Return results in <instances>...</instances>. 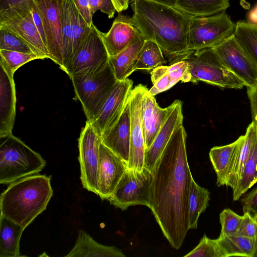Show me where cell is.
Instances as JSON below:
<instances>
[{
	"label": "cell",
	"instance_id": "cell-47",
	"mask_svg": "<svg viewBox=\"0 0 257 257\" xmlns=\"http://www.w3.org/2000/svg\"><path fill=\"white\" fill-rule=\"evenodd\" d=\"M248 22L257 25V6L249 14Z\"/></svg>",
	"mask_w": 257,
	"mask_h": 257
},
{
	"label": "cell",
	"instance_id": "cell-36",
	"mask_svg": "<svg viewBox=\"0 0 257 257\" xmlns=\"http://www.w3.org/2000/svg\"><path fill=\"white\" fill-rule=\"evenodd\" d=\"M0 58L6 63L14 73L25 64L35 59H41L35 53H27L7 50H0Z\"/></svg>",
	"mask_w": 257,
	"mask_h": 257
},
{
	"label": "cell",
	"instance_id": "cell-6",
	"mask_svg": "<svg viewBox=\"0 0 257 257\" xmlns=\"http://www.w3.org/2000/svg\"><path fill=\"white\" fill-rule=\"evenodd\" d=\"M70 78L87 120L91 122L117 81L112 69L108 63L102 70L91 75Z\"/></svg>",
	"mask_w": 257,
	"mask_h": 257
},
{
	"label": "cell",
	"instance_id": "cell-18",
	"mask_svg": "<svg viewBox=\"0 0 257 257\" xmlns=\"http://www.w3.org/2000/svg\"><path fill=\"white\" fill-rule=\"evenodd\" d=\"M14 74L0 58V138L12 134L15 121L16 94Z\"/></svg>",
	"mask_w": 257,
	"mask_h": 257
},
{
	"label": "cell",
	"instance_id": "cell-32",
	"mask_svg": "<svg viewBox=\"0 0 257 257\" xmlns=\"http://www.w3.org/2000/svg\"><path fill=\"white\" fill-rule=\"evenodd\" d=\"M166 63L158 44L152 40H146L136 59L134 69L135 71H150Z\"/></svg>",
	"mask_w": 257,
	"mask_h": 257
},
{
	"label": "cell",
	"instance_id": "cell-28",
	"mask_svg": "<svg viewBox=\"0 0 257 257\" xmlns=\"http://www.w3.org/2000/svg\"><path fill=\"white\" fill-rule=\"evenodd\" d=\"M25 228L0 216V257H21L20 241Z\"/></svg>",
	"mask_w": 257,
	"mask_h": 257
},
{
	"label": "cell",
	"instance_id": "cell-4",
	"mask_svg": "<svg viewBox=\"0 0 257 257\" xmlns=\"http://www.w3.org/2000/svg\"><path fill=\"white\" fill-rule=\"evenodd\" d=\"M0 183L6 185L37 174L46 161L13 134L0 138Z\"/></svg>",
	"mask_w": 257,
	"mask_h": 257
},
{
	"label": "cell",
	"instance_id": "cell-40",
	"mask_svg": "<svg viewBox=\"0 0 257 257\" xmlns=\"http://www.w3.org/2000/svg\"><path fill=\"white\" fill-rule=\"evenodd\" d=\"M90 13L93 14L98 10L106 14L109 19L113 17L116 11L112 0H89Z\"/></svg>",
	"mask_w": 257,
	"mask_h": 257
},
{
	"label": "cell",
	"instance_id": "cell-16",
	"mask_svg": "<svg viewBox=\"0 0 257 257\" xmlns=\"http://www.w3.org/2000/svg\"><path fill=\"white\" fill-rule=\"evenodd\" d=\"M42 18L51 60L63 67L61 34L63 0H33Z\"/></svg>",
	"mask_w": 257,
	"mask_h": 257
},
{
	"label": "cell",
	"instance_id": "cell-13",
	"mask_svg": "<svg viewBox=\"0 0 257 257\" xmlns=\"http://www.w3.org/2000/svg\"><path fill=\"white\" fill-rule=\"evenodd\" d=\"M89 26L79 13L73 0H63L61 34L63 69L89 34Z\"/></svg>",
	"mask_w": 257,
	"mask_h": 257
},
{
	"label": "cell",
	"instance_id": "cell-39",
	"mask_svg": "<svg viewBox=\"0 0 257 257\" xmlns=\"http://www.w3.org/2000/svg\"><path fill=\"white\" fill-rule=\"evenodd\" d=\"M239 234L257 241V221L247 213L242 215Z\"/></svg>",
	"mask_w": 257,
	"mask_h": 257
},
{
	"label": "cell",
	"instance_id": "cell-12",
	"mask_svg": "<svg viewBox=\"0 0 257 257\" xmlns=\"http://www.w3.org/2000/svg\"><path fill=\"white\" fill-rule=\"evenodd\" d=\"M223 65L250 87L257 85V66L234 34L212 47Z\"/></svg>",
	"mask_w": 257,
	"mask_h": 257
},
{
	"label": "cell",
	"instance_id": "cell-49",
	"mask_svg": "<svg viewBox=\"0 0 257 257\" xmlns=\"http://www.w3.org/2000/svg\"><path fill=\"white\" fill-rule=\"evenodd\" d=\"M254 219L257 221V216L255 217Z\"/></svg>",
	"mask_w": 257,
	"mask_h": 257
},
{
	"label": "cell",
	"instance_id": "cell-41",
	"mask_svg": "<svg viewBox=\"0 0 257 257\" xmlns=\"http://www.w3.org/2000/svg\"><path fill=\"white\" fill-rule=\"evenodd\" d=\"M241 202L243 213H247L255 218L257 216V187L244 196Z\"/></svg>",
	"mask_w": 257,
	"mask_h": 257
},
{
	"label": "cell",
	"instance_id": "cell-38",
	"mask_svg": "<svg viewBox=\"0 0 257 257\" xmlns=\"http://www.w3.org/2000/svg\"><path fill=\"white\" fill-rule=\"evenodd\" d=\"M0 50L34 53L26 43L10 32L3 29H0Z\"/></svg>",
	"mask_w": 257,
	"mask_h": 257
},
{
	"label": "cell",
	"instance_id": "cell-46",
	"mask_svg": "<svg viewBox=\"0 0 257 257\" xmlns=\"http://www.w3.org/2000/svg\"><path fill=\"white\" fill-rule=\"evenodd\" d=\"M31 1L32 0H0V10L8 8L23 2H29Z\"/></svg>",
	"mask_w": 257,
	"mask_h": 257
},
{
	"label": "cell",
	"instance_id": "cell-9",
	"mask_svg": "<svg viewBox=\"0 0 257 257\" xmlns=\"http://www.w3.org/2000/svg\"><path fill=\"white\" fill-rule=\"evenodd\" d=\"M109 58L99 30L92 24L89 34L62 70L70 78L89 75L104 68Z\"/></svg>",
	"mask_w": 257,
	"mask_h": 257
},
{
	"label": "cell",
	"instance_id": "cell-42",
	"mask_svg": "<svg viewBox=\"0 0 257 257\" xmlns=\"http://www.w3.org/2000/svg\"><path fill=\"white\" fill-rule=\"evenodd\" d=\"M29 6L32 13L34 23L37 28V30L39 33V34L42 39L44 44L47 48L46 36L45 34V29L43 21L40 14V13L39 12V10L33 0H32L30 2Z\"/></svg>",
	"mask_w": 257,
	"mask_h": 257
},
{
	"label": "cell",
	"instance_id": "cell-48",
	"mask_svg": "<svg viewBox=\"0 0 257 257\" xmlns=\"http://www.w3.org/2000/svg\"><path fill=\"white\" fill-rule=\"evenodd\" d=\"M157 3L162 4L175 8L177 0H151Z\"/></svg>",
	"mask_w": 257,
	"mask_h": 257
},
{
	"label": "cell",
	"instance_id": "cell-3",
	"mask_svg": "<svg viewBox=\"0 0 257 257\" xmlns=\"http://www.w3.org/2000/svg\"><path fill=\"white\" fill-rule=\"evenodd\" d=\"M51 176L35 174L10 184L0 197L1 215L26 228L53 196Z\"/></svg>",
	"mask_w": 257,
	"mask_h": 257
},
{
	"label": "cell",
	"instance_id": "cell-2",
	"mask_svg": "<svg viewBox=\"0 0 257 257\" xmlns=\"http://www.w3.org/2000/svg\"><path fill=\"white\" fill-rule=\"evenodd\" d=\"M135 26L146 40L156 42L169 65L183 60L188 49L190 17L177 9L151 0H132Z\"/></svg>",
	"mask_w": 257,
	"mask_h": 257
},
{
	"label": "cell",
	"instance_id": "cell-19",
	"mask_svg": "<svg viewBox=\"0 0 257 257\" xmlns=\"http://www.w3.org/2000/svg\"><path fill=\"white\" fill-rule=\"evenodd\" d=\"M183 120L182 102L180 100H175L171 104L165 121L152 145L145 151L144 167L151 172L173 133L180 125L183 124Z\"/></svg>",
	"mask_w": 257,
	"mask_h": 257
},
{
	"label": "cell",
	"instance_id": "cell-24",
	"mask_svg": "<svg viewBox=\"0 0 257 257\" xmlns=\"http://www.w3.org/2000/svg\"><path fill=\"white\" fill-rule=\"evenodd\" d=\"M145 40L140 33L124 49L109 56V63L117 80L126 79L135 71L136 59Z\"/></svg>",
	"mask_w": 257,
	"mask_h": 257
},
{
	"label": "cell",
	"instance_id": "cell-1",
	"mask_svg": "<svg viewBox=\"0 0 257 257\" xmlns=\"http://www.w3.org/2000/svg\"><path fill=\"white\" fill-rule=\"evenodd\" d=\"M183 124L174 131L152 172L150 209L164 235L180 248L189 229L188 199L192 180Z\"/></svg>",
	"mask_w": 257,
	"mask_h": 257
},
{
	"label": "cell",
	"instance_id": "cell-51",
	"mask_svg": "<svg viewBox=\"0 0 257 257\" xmlns=\"http://www.w3.org/2000/svg\"><path fill=\"white\" fill-rule=\"evenodd\" d=\"M128 1H129V2H130L131 1H132V0H128Z\"/></svg>",
	"mask_w": 257,
	"mask_h": 257
},
{
	"label": "cell",
	"instance_id": "cell-27",
	"mask_svg": "<svg viewBox=\"0 0 257 257\" xmlns=\"http://www.w3.org/2000/svg\"><path fill=\"white\" fill-rule=\"evenodd\" d=\"M239 142V137L231 144L210 149L209 158L216 174L218 187L226 184Z\"/></svg>",
	"mask_w": 257,
	"mask_h": 257
},
{
	"label": "cell",
	"instance_id": "cell-37",
	"mask_svg": "<svg viewBox=\"0 0 257 257\" xmlns=\"http://www.w3.org/2000/svg\"><path fill=\"white\" fill-rule=\"evenodd\" d=\"M242 216L239 215L230 209L223 210L219 214L221 226L220 234L234 235L239 233Z\"/></svg>",
	"mask_w": 257,
	"mask_h": 257
},
{
	"label": "cell",
	"instance_id": "cell-26",
	"mask_svg": "<svg viewBox=\"0 0 257 257\" xmlns=\"http://www.w3.org/2000/svg\"><path fill=\"white\" fill-rule=\"evenodd\" d=\"M256 137L254 125L251 122L244 135L239 137L240 142L227 177L225 185L235 189L242 174L243 168Z\"/></svg>",
	"mask_w": 257,
	"mask_h": 257
},
{
	"label": "cell",
	"instance_id": "cell-44",
	"mask_svg": "<svg viewBox=\"0 0 257 257\" xmlns=\"http://www.w3.org/2000/svg\"><path fill=\"white\" fill-rule=\"evenodd\" d=\"M78 10L87 24L91 26L93 24L92 16L90 13L89 0H73Z\"/></svg>",
	"mask_w": 257,
	"mask_h": 257
},
{
	"label": "cell",
	"instance_id": "cell-5",
	"mask_svg": "<svg viewBox=\"0 0 257 257\" xmlns=\"http://www.w3.org/2000/svg\"><path fill=\"white\" fill-rule=\"evenodd\" d=\"M183 60L188 63L190 82L202 81L222 88L240 89L245 86L242 80L223 65L212 48L193 51Z\"/></svg>",
	"mask_w": 257,
	"mask_h": 257
},
{
	"label": "cell",
	"instance_id": "cell-17",
	"mask_svg": "<svg viewBox=\"0 0 257 257\" xmlns=\"http://www.w3.org/2000/svg\"><path fill=\"white\" fill-rule=\"evenodd\" d=\"M127 168L125 162L101 143L98 165V196L102 200H108L110 198Z\"/></svg>",
	"mask_w": 257,
	"mask_h": 257
},
{
	"label": "cell",
	"instance_id": "cell-20",
	"mask_svg": "<svg viewBox=\"0 0 257 257\" xmlns=\"http://www.w3.org/2000/svg\"><path fill=\"white\" fill-rule=\"evenodd\" d=\"M130 132L128 99L117 120L101 137L102 143L127 164L130 154Z\"/></svg>",
	"mask_w": 257,
	"mask_h": 257
},
{
	"label": "cell",
	"instance_id": "cell-45",
	"mask_svg": "<svg viewBox=\"0 0 257 257\" xmlns=\"http://www.w3.org/2000/svg\"><path fill=\"white\" fill-rule=\"evenodd\" d=\"M117 12L121 13L128 8V0H112Z\"/></svg>",
	"mask_w": 257,
	"mask_h": 257
},
{
	"label": "cell",
	"instance_id": "cell-31",
	"mask_svg": "<svg viewBox=\"0 0 257 257\" xmlns=\"http://www.w3.org/2000/svg\"><path fill=\"white\" fill-rule=\"evenodd\" d=\"M208 190L192 180L188 199L189 229H196L200 215L208 206L210 200Z\"/></svg>",
	"mask_w": 257,
	"mask_h": 257
},
{
	"label": "cell",
	"instance_id": "cell-23",
	"mask_svg": "<svg viewBox=\"0 0 257 257\" xmlns=\"http://www.w3.org/2000/svg\"><path fill=\"white\" fill-rule=\"evenodd\" d=\"M153 86L148 93L156 95L168 90L180 81H190L188 63L183 60L169 65L160 66L151 71Z\"/></svg>",
	"mask_w": 257,
	"mask_h": 257
},
{
	"label": "cell",
	"instance_id": "cell-34",
	"mask_svg": "<svg viewBox=\"0 0 257 257\" xmlns=\"http://www.w3.org/2000/svg\"><path fill=\"white\" fill-rule=\"evenodd\" d=\"M234 35L257 66V25L239 21L236 24Z\"/></svg>",
	"mask_w": 257,
	"mask_h": 257
},
{
	"label": "cell",
	"instance_id": "cell-7",
	"mask_svg": "<svg viewBox=\"0 0 257 257\" xmlns=\"http://www.w3.org/2000/svg\"><path fill=\"white\" fill-rule=\"evenodd\" d=\"M29 2L0 10V29L7 30L26 43L41 59H51L34 23Z\"/></svg>",
	"mask_w": 257,
	"mask_h": 257
},
{
	"label": "cell",
	"instance_id": "cell-15",
	"mask_svg": "<svg viewBox=\"0 0 257 257\" xmlns=\"http://www.w3.org/2000/svg\"><path fill=\"white\" fill-rule=\"evenodd\" d=\"M148 89L139 84L132 89L130 98V147L128 168L141 171L144 167L145 145L142 125L141 110L143 96Z\"/></svg>",
	"mask_w": 257,
	"mask_h": 257
},
{
	"label": "cell",
	"instance_id": "cell-50",
	"mask_svg": "<svg viewBox=\"0 0 257 257\" xmlns=\"http://www.w3.org/2000/svg\"><path fill=\"white\" fill-rule=\"evenodd\" d=\"M255 257H257V253H256V255H255Z\"/></svg>",
	"mask_w": 257,
	"mask_h": 257
},
{
	"label": "cell",
	"instance_id": "cell-14",
	"mask_svg": "<svg viewBox=\"0 0 257 257\" xmlns=\"http://www.w3.org/2000/svg\"><path fill=\"white\" fill-rule=\"evenodd\" d=\"M133 85V82L130 79L117 80L99 111L90 122L101 138L118 119L129 99Z\"/></svg>",
	"mask_w": 257,
	"mask_h": 257
},
{
	"label": "cell",
	"instance_id": "cell-21",
	"mask_svg": "<svg viewBox=\"0 0 257 257\" xmlns=\"http://www.w3.org/2000/svg\"><path fill=\"white\" fill-rule=\"evenodd\" d=\"M109 56L124 49L140 33L132 18L121 13L114 20L109 31L104 33L99 31Z\"/></svg>",
	"mask_w": 257,
	"mask_h": 257
},
{
	"label": "cell",
	"instance_id": "cell-35",
	"mask_svg": "<svg viewBox=\"0 0 257 257\" xmlns=\"http://www.w3.org/2000/svg\"><path fill=\"white\" fill-rule=\"evenodd\" d=\"M185 257H224L217 239H212L204 234L197 246Z\"/></svg>",
	"mask_w": 257,
	"mask_h": 257
},
{
	"label": "cell",
	"instance_id": "cell-22",
	"mask_svg": "<svg viewBox=\"0 0 257 257\" xmlns=\"http://www.w3.org/2000/svg\"><path fill=\"white\" fill-rule=\"evenodd\" d=\"M170 108L171 105L166 108H161L155 96L148 93V90L144 94L141 120L146 150L149 149L152 145L165 122Z\"/></svg>",
	"mask_w": 257,
	"mask_h": 257
},
{
	"label": "cell",
	"instance_id": "cell-43",
	"mask_svg": "<svg viewBox=\"0 0 257 257\" xmlns=\"http://www.w3.org/2000/svg\"><path fill=\"white\" fill-rule=\"evenodd\" d=\"M247 94L250 103L252 122L254 125L257 137V85L247 87Z\"/></svg>",
	"mask_w": 257,
	"mask_h": 257
},
{
	"label": "cell",
	"instance_id": "cell-25",
	"mask_svg": "<svg viewBox=\"0 0 257 257\" xmlns=\"http://www.w3.org/2000/svg\"><path fill=\"white\" fill-rule=\"evenodd\" d=\"M66 257H124L122 252L113 246H106L95 241L85 231L79 230L75 245Z\"/></svg>",
	"mask_w": 257,
	"mask_h": 257
},
{
	"label": "cell",
	"instance_id": "cell-11",
	"mask_svg": "<svg viewBox=\"0 0 257 257\" xmlns=\"http://www.w3.org/2000/svg\"><path fill=\"white\" fill-rule=\"evenodd\" d=\"M78 141L82 185L87 190L98 195V165L101 138L87 120Z\"/></svg>",
	"mask_w": 257,
	"mask_h": 257
},
{
	"label": "cell",
	"instance_id": "cell-30",
	"mask_svg": "<svg viewBox=\"0 0 257 257\" xmlns=\"http://www.w3.org/2000/svg\"><path fill=\"white\" fill-rule=\"evenodd\" d=\"M229 7V0H177L175 8L190 17L213 15Z\"/></svg>",
	"mask_w": 257,
	"mask_h": 257
},
{
	"label": "cell",
	"instance_id": "cell-33",
	"mask_svg": "<svg viewBox=\"0 0 257 257\" xmlns=\"http://www.w3.org/2000/svg\"><path fill=\"white\" fill-rule=\"evenodd\" d=\"M257 183V137L252 144L241 178L233 191V200L237 201Z\"/></svg>",
	"mask_w": 257,
	"mask_h": 257
},
{
	"label": "cell",
	"instance_id": "cell-8",
	"mask_svg": "<svg viewBox=\"0 0 257 257\" xmlns=\"http://www.w3.org/2000/svg\"><path fill=\"white\" fill-rule=\"evenodd\" d=\"M235 28L236 24L225 11L211 16L190 17L188 51L212 48L233 35Z\"/></svg>",
	"mask_w": 257,
	"mask_h": 257
},
{
	"label": "cell",
	"instance_id": "cell-10",
	"mask_svg": "<svg viewBox=\"0 0 257 257\" xmlns=\"http://www.w3.org/2000/svg\"><path fill=\"white\" fill-rule=\"evenodd\" d=\"M152 181V173L146 167L141 171L127 168L108 200L121 210L137 205L150 208Z\"/></svg>",
	"mask_w": 257,
	"mask_h": 257
},
{
	"label": "cell",
	"instance_id": "cell-29",
	"mask_svg": "<svg viewBox=\"0 0 257 257\" xmlns=\"http://www.w3.org/2000/svg\"><path fill=\"white\" fill-rule=\"evenodd\" d=\"M217 240L224 257H255L257 253V241L239 233L234 235L220 234Z\"/></svg>",
	"mask_w": 257,
	"mask_h": 257
}]
</instances>
